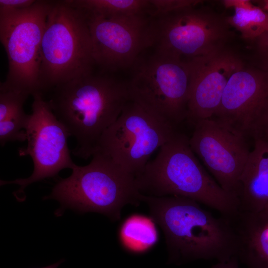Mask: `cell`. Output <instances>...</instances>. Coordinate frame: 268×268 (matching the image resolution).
Segmentation results:
<instances>
[{
	"label": "cell",
	"mask_w": 268,
	"mask_h": 268,
	"mask_svg": "<svg viewBox=\"0 0 268 268\" xmlns=\"http://www.w3.org/2000/svg\"><path fill=\"white\" fill-rule=\"evenodd\" d=\"M226 218L235 236L238 259L249 268H268V213L238 210Z\"/></svg>",
	"instance_id": "15"
},
{
	"label": "cell",
	"mask_w": 268,
	"mask_h": 268,
	"mask_svg": "<svg viewBox=\"0 0 268 268\" xmlns=\"http://www.w3.org/2000/svg\"><path fill=\"white\" fill-rule=\"evenodd\" d=\"M238 258L235 256L229 259L218 261L211 268H239Z\"/></svg>",
	"instance_id": "25"
},
{
	"label": "cell",
	"mask_w": 268,
	"mask_h": 268,
	"mask_svg": "<svg viewBox=\"0 0 268 268\" xmlns=\"http://www.w3.org/2000/svg\"><path fill=\"white\" fill-rule=\"evenodd\" d=\"M198 5L151 16L154 51L187 60L226 47L232 35L226 17Z\"/></svg>",
	"instance_id": "8"
},
{
	"label": "cell",
	"mask_w": 268,
	"mask_h": 268,
	"mask_svg": "<svg viewBox=\"0 0 268 268\" xmlns=\"http://www.w3.org/2000/svg\"><path fill=\"white\" fill-rule=\"evenodd\" d=\"M53 0H38L20 10H0V40L8 71L0 86L32 96L40 94V49Z\"/></svg>",
	"instance_id": "7"
},
{
	"label": "cell",
	"mask_w": 268,
	"mask_h": 268,
	"mask_svg": "<svg viewBox=\"0 0 268 268\" xmlns=\"http://www.w3.org/2000/svg\"><path fill=\"white\" fill-rule=\"evenodd\" d=\"M152 219L162 228L170 262L199 259L221 261L236 256V243L226 218H218L193 200L141 194Z\"/></svg>",
	"instance_id": "2"
},
{
	"label": "cell",
	"mask_w": 268,
	"mask_h": 268,
	"mask_svg": "<svg viewBox=\"0 0 268 268\" xmlns=\"http://www.w3.org/2000/svg\"><path fill=\"white\" fill-rule=\"evenodd\" d=\"M84 13L105 18L146 14L150 16V0H65Z\"/></svg>",
	"instance_id": "18"
},
{
	"label": "cell",
	"mask_w": 268,
	"mask_h": 268,
	"mask_svg": "<svg viewBox=\"0 0 268 268\" xmlns=\"http://www.w3.org/2000/svg\"><path fill=\"white\" fill-rule=\"evenodd\" d=\"M264 211L268 213V203L266 205L263 210Z\"/></svg>",
	"instance_id": "28"
},
{
	"label": "cell",
	"mask_w": 268,
	"mask_h": 268,
	"mask_svg": "<svg viewBox=\"0 0 268 268\" xmlns=\"http://www.w3.org/2000/svg\"><path fill=\"white\" fill-rule=\"evenodd\" d=\"M152 6L151 16L164 15L177 9L199 4L198 0H150Z\"/></svg>",
	"instance_id": "21"
},
{
	"label": "cell",
	"mask_w": 268,
	"mask_h": 268,
	"mask_svg": "<svg viewBox=\"0 0 268 268\" xmlns=\"http://www.w3.org/2000/svg\"><path fill=\"white\" fill-rule=\"evenodd\" d=\"M92 157L88 164L75 165L68 177L59 179L44 199L60 203L57 216L70 208L81 213L98 212L119 220L125 205H137L141 201L135 178L99 154Z\"/></svg>",
	"instance_id": "5"
},
{
	"label": "cell",
	"mask_w": 268,
	"mask_h": 268,
	"mask_svg": "<svg viewBox=\"0 0 268 268\" xmlns=\"http://www.w3.org/2000/svg\"><path fill=\"white\" fill-rule=\"evenodd\" d=\"M259 137L268 140V111L262 122L258 135L256 138Z\"/></svg>",
	"instance_id": "26"
},
{
	"label": "cell",
	"mask_w": 268,
	"mask_h": 268,
	"mask_svg": "<svg viewBox=\"0 0 268 268\" xmlns=\"http://www.w3.org/2000/svg\"><path fill=\"white\" fill-rule=\"evenodd\" d=\"M29 95L15 89L0 86V143L26 140V130L30 115L23 106Z\"/></svg>",
	"instance_id": "17"
},
{
	"label": "cell",
	"mask_w": 268,
	"mask_h": 268,
	"mask_svg": "<svg viewBox=\"0 0 268 268\" xmlns=\"http://www.w3.org/2000/svg\"><path fill=\"white\" fill-rule=\"evenodd\" d=\"M222 2L226 8H251L254 6L249 0H224Z\"/></svg>",
	"instance_id": "24"
},
{
	"label": "cell",
	"mask_w": 268,
	"mask_h": 268,
	"mask_svg": "<svg viewBox=\"0 0 268 268\" xmlns=\"http://www.w3.org/2000/svg\"><path fill=\"white\" fill-rule=\"evenodd\" d=\"M234 14L226 17L228 23L239 31L243 38L253 41L268 30V12L257 6L235 8Z\"/></svg>",
	"instance_id": "20"
},
{
	"label": "cell",
	"mask_w": 268,
	"mask_h": 268,
	"mask_svg": "<svg viewBox=\"0 0 268 268\" xmlns=\"http://www.w3.org/2000/svg\"><path fill=\"white\" fill-rule=\"evenodd\" d=\"M64 261V260H62L54 264H52L50 266H48L45 267L41 268H58L59 265L62 264Z\"/></svg>",
	"instance_id": "27"
},
{
	"label": "cell",
	"mask_w": 268,
	"mask_h": 268,
	"mask_svg": "<svg viewBox=\"0 0 268 268\" xmlns=\"http://www.w3.org/2000/svg\"><path fill=\"white\" fill-rule=\"evenodd\" d=\"M251 42L253 43V52L250 64L268 70V30Z\"/></svg>",
	"instance_id": "22"
},
{
	"label": "cell",
	"mask_w": 268,
	"mask_h": 268,
	"mask_svg": "<svg viewBox=\"0 0 268 268\" xmlns=\"http://www.w3.org/2000/svg\"><path fill=\"white\" fill-rule=\"evenodd\" d=\"M131 68V100L175 128L186 120L191 82L186 60L154 51Z\"/></svg>",
	"instance_id": "6"
},
{
	"label": "cell",
	"mask_w": 268,
	"mask_h": 268,
	"mask_svg": "<svg viewBox=\"0 0 268 268\" xmlns=\"http://www.w3.org/2000/svg\"><path fill=\"white\" fill-rule=\"evenodd\" d=\"M35 0H0V10L23 9L32 6Z\"/></svg>",
	"instance_id": "23"
},
{
	"label": "cell",
	"mask_w": 268,
	"mask_h": 268,
	"mask_svg": "<svg viewBox=\"0 0 268 268\" xmlns=\"http://www.w3.org/2000/svg\"><path fill=\"white\" fill-rule=\"evenodd\" d=\"M84 14L95 67L102 72L112 73L132 67L143 53L152 47L151 16L148 14L105 18Z\"/></svg>",
	"instance_id": "11"
},
{
	"label": "cell",
	"mask_w": 268,
	"mask_h": 268,
	"mask_svg": "<svg viewBox=\"0 0 268 268\" xmlns=\"http://www.w3.org/2000/svg\"><path fill=\"white\" fill-rule=\"evenodd\" d=\"M194 127L189 138L192 150L220 187L237 196L239 179L251 150L248 138L214 119L200 121Z\"/></svg>",
	"instance_id": "12"
},
{
	"label": "cell",
	"mask_w": 268,
	"mask_h": 268,
	"mask_svg": "<svg viewBox=\"0 0 268 268\" xmlns=\"http://www.w3.org/2000/svg\"><path fill=\"white\" fill-rule=\"evenodd\" d=\"M152 219L133 215L123 224L120 232L121 240L130 251L142 252L153 246L158 235Z\"/></svg>",
	"instance_id": "19"
},
{
	"label": "cell",
	"mask_w": 268,
	"mask_h": 268,
	"mask_svg": "<svg viewBox=\"0 0 268 268\" xmlns=\"http://www.w3.org/2000/svg\"><path fill=\"white\" fill-rule=\"evenodd\" d=\"M268 111V70L245 62L230 76L211 119L254 140Z\"/></svg>",
	"instance_id": "13"
},
{
	"label": "cell",
	"mask_w": 268,
	"mask_h": 268,
	"mask_svg": "<svg viewBox=\"0 0 268 268\" xmlns=\"http://www.w3.org/2000/svg\"><path fill=\"white\" fill-rule=\"evenodd\" d=\"M140 194L179 196L231 216L239 209L236 196L222 188L205 171L192 150L189 138L177 131L135 178Z\"/></svg>",
	"instance_id": "3"
},
{
	"label": "cell",
	"mask_w": 268,
	"mask_h": 268,
	"mask_svg": "<svg viewBox=\"0 0 268 268\" xmlns=\"http://www.w3.org/2000/svg\"><path fill=\"white\" fill-rule=\"evenodd\" d=\"M254 147L239 179V210L259 212L268 203V140L254 139Z\"/></svg>",
	"instance_id": "16"
},
{
	"label": "cell",
	"mask_w": 268,
	"mask_h": 268,
	"mask_svg": "<svg viewBox=\"0 0 268 268\" xmlns=\"http://www.w3.org/2000/svg\"><path fill=\"white\" fill-rule=\"evenodd\" d=\"M186 61L191 75L186 120L194 126L213 118L229 78L244 62L227 47Z\"/></svg>",
	"instance_id": "14"
},
{
	"label": "cell",
	"mask_w": 268,
	"mask_h": 268,
	"mask_svg": "<svg viewBox=\"0 0 268 268\" xmlns=\"http://www.w3.org/2000/svg\"><path fill=\"white\" fill-rule=\"evenodd\" d=\"M33 97L32 113L26 130L27 145L19 148L18 154L20 156L29 155L31 157L33 171L26 178L0 180V186L19 185L20 188L14 192V195L21 201L24 199V189L29 185L54 177L62 170L72 169L76 165L71 158L68 147L69 133L41 95L37 94Z\"/></svg>",
	"instance_id": "10"
},
{
	"label": "cell",
	"mask_w": 268,
	"mask_h": 268,
	"mask_svg": "<svg viewBox=\"0 0 268 268\" xmlns=\"http://www.w3.org/2000/svg\"><path fill=\"white\" fill-rule=\"evenodd\" d=\"M87 17L65 0H53L40 49V94L94 71Z\"/></svg>",
	"instance_id": "4"
},
{
	"label": "cell",
	"mask_w": 268,
	"mask_h": 268,
	"mask_svg": "<svg viewBox=\"0 0 268 268\" xmlns=\"http://www.w3.org/2000/svg\"><path fill=\"white\" fill-rule=\"evenodd\" d=\"M46 101L76 145L72 153L87 159L95 152L103 133L130 100L128 82L112 73L93 71L59 85Z\"/></svg>",
	"instance_id": "1"
},
{
	"label": "cell",
	"mask_w": 268,
	"mask_h": 268,
	"mask_svg": "<svg viewBox=\"0 0 268 268\" xmlns=\"http://www.w3.org/2000/svg\"><path fill=\"white\" fill-rule=\"evenodd\" d=\"M176 132V128L130 100L100 137L94 154L136 178L151 155Z\"/></svg>",
	"instance_id": "9"
}]
</instances>
